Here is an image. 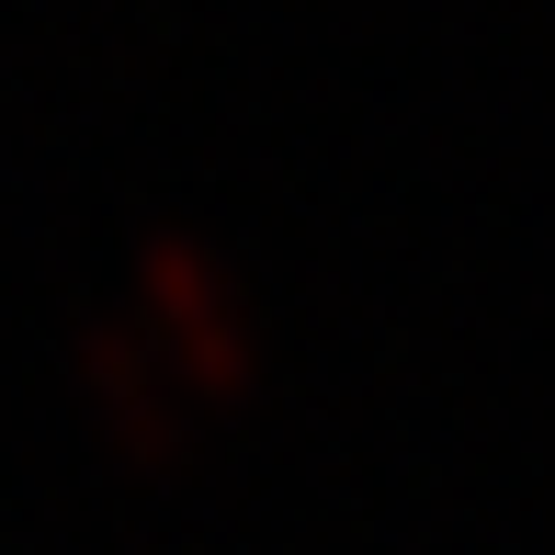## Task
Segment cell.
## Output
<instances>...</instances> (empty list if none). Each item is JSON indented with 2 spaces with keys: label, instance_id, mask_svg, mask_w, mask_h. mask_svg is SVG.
<instances>
[{
  "label": "cell",
  "instance_id": "6da1fadb",
  "mask_svg": "<svg viewBox=\"0 0 555 555\" xmlns=\"http://www.w3.org/2000/svg\"><path fill=\"white\" fill-rule=\"evenodd\" d=\"M137 307H147L159 363L182 374V386H238L249 374V307H238V284H227V261L205 238L147 227L137 238Z\"/></svg>",
  "mask_w": 555,
  "mask_h": 555
},
{
  "label": "cell",
  "instance_id": "7a4b0ae2",
  "mask_svg": "<svg viewBox=\"0 0 555 555\" xmlns=\"http://www.w3.org/2000/svg\"><path fill=\"white\" fill-rule=\"evenodd\" d=\"M68 351H80V386L114 409V431L159 453V442H170V420H182V374L147 363V340L125 330V318H80V330H68Z\"/></svg>",
  "mask_w": 555,
  "mask_h": 555
}]
</instances>
